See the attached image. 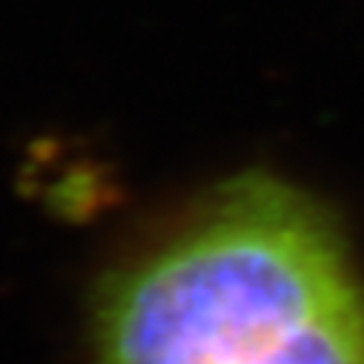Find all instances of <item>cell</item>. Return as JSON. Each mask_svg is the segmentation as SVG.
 <instances>
[{
	"mask_svg": "<svg viewBox=\"0 0 364 364\" xmlns=\"http://www.w3.org/2000/svg\"><path fill=\"white\" fill-rule=\"evenodd\" d=\"M101 364H364V287L301 196L250 181L112 287Z\"/></svg>",
	"mask_w": 364,
	"mask_h": 364,
	"instance_id": "6da1fadb",
	"label": "cell"
}]
</instances>
